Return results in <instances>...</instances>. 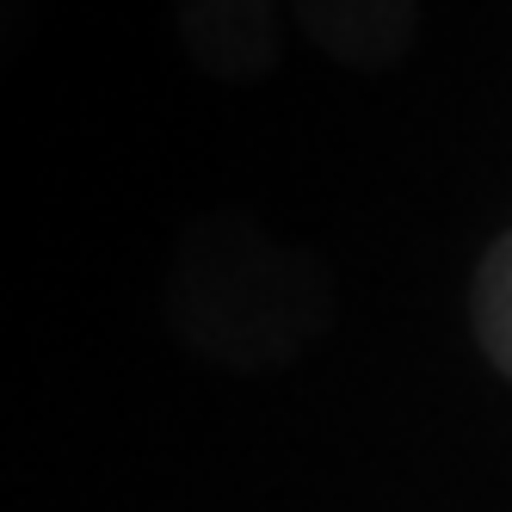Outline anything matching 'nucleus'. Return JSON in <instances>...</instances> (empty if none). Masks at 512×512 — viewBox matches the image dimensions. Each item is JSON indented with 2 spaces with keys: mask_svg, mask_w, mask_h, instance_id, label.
Masks as SVG:
<instances>
[{
  "mask_svg": "<svg viewBox=\"0 0 512 512\" xmlns=\"http://www.w3.org/2000/svg\"><path fill=\"white\" fill-rule=\"evenodd\" d=\"M167 334L229 377L290 371L334 327V278L303 241H284L253 210H204L173 241L161 272Z\"/></svg>",
  "mask_w": 512,
  "mask_h": 512,
  "instance_id": "1",
  "label": "nucleus"
},
{
  "mask_svg": "<svg viewBox=\"0 0 512 512\" xmlns=\"http://www.w3.org/2000/svg\"><path fill=\"white\" fill-rule=\"evenodd\" d=\"M284 0H173L179 50L210 81H266L284 56Z\"/></svg>",
  "mask_w": 512,
  "mask_h": 512,
  "instance_id": "2",
  "label": "nucleus"
},
{
  "mask_svg": "<svg viewBox=\"0 0 512 512\" xmlns=\"http://www.w3.org/2000/svg\"><path fill=\"white\" fill-rule=\"evenodd\" d=\"M303 38L340 68H395L420 38V0H284Z\"/></svg>",
  "mask_w": 512,
  "mask_h": 512,
  "instance_id": "3",
  "label": "nucleus"
},
{
  "mask_svg": "<svg viewBox=\"0 0 512 512\" xmlns=\"http://www.w3.org/2000/svg\"><path fill=\"white\" fill-rule=\"evenodd\" d=\"M469 321H475V346L500 377H512V229L482 253L469 284Z\"/></svg>",
  "mask_w": 512,
  "mask_h": 512,
  "instance_id": "4",
  "label": "nucleus"
},
{
  "mask_svg": "<svg viewBox=\"0 0 512 512\" xmlns=\"http://www.w3.org/2000/svg\"><path fill=\"white\" fill-rule=\"evenodd\" d=\"M38 13H44V0H0V68L19 62V50L38 31Z\"/></svg>",
  "mask_w": 512,
  "mask_h": 512,
  "instance_id": "5",
  "label": "nucleus"
}]
</instances>
